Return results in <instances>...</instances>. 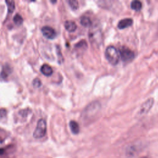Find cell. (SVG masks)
I'll use <instances>...</instances> for the list:
<instances>
[{"mask_svg": "<svg viewBox=\"0 0 158 158\" xmlns=\"http://www.w3.org/2000/svg\"><path fill=\"white\" fill-rule=\"evenodd\" d=\"M68 3L71 8L72 10H77L79 8V3L77 1H74V0H71V1L68 2Z\"/></svg>", "mask_w": 158, "mask_h": 158, "instance_id": "obj_17", "label": "cell"}, {"mask_svg": "<svg viewBox=\"0 0 158 158\" xmlns=\"http://www.w3.org/2000/svg\"><path fill=\"white\" fill-rule=\"evenodd\" d=\"M131 8L132 10L136 11H139L141 10V8H142V4L140 2L137 1V0H135V1H133L131 3Z\"/></svg>", "mask_w": 158, "mask_h": 158, "instance_id": "obj_13", "label": "cell"}, {"mask_svg": "<svg viewBox=\"0 0 158 158\" xmlns=\"http://www.w3.org/2000/svg\"><path fill=\"white\" fill-rule=\"evenodd\" d=\"M65 29L69 32H73L75 31L77 29L76 24L72 21H67L64 23Z\"/></svg>", "mask_w": 158, "mask_h": 158, "instance_id": "obj_10", "label": "cell"}, {"mask_svg": "<svg viewBox=\"0 0 158 158\" xmlns=\"http://www.w3.org/2000/svg\"><path fill=\"white\" fill-rule=\"evenodd\" d=\"M153 103H154L153 98H149V99H148L146 102H145L143 103V104L140 108V114H145L147 113L150 110V109L152 108Z\"/></svg>", "mask_w": 158, "mask_h": 158, "instance_id": "obj_7", "label": "cell"}, {"mask_svg": "<svg viewBox=\"0 0 158 158\" xmlns=\"http://www.w3.org/2000/svg\"><path fill=\"white\" fill-rule=\"evenodd\" d=\"M7 115V111L6 109H0V119L5 118Z\"/></svg>", "mask_w": 158, "mask_h": 158, "instance_id": "obj_19", "label": "cell"}, {"mask_svg": "<svg viewBox=\"0 0 158 158\" xmlns=\"http://www.w3.org/2000/svg\"><path fill=\"white\" fill-rule=\"evenodd\" d=\"M32 85H33V87H35V88H39L41 85V82L39 79L37 78L33 80Z\"/></svg>", "mask_w": 158, "mask_h": 158, "instance_id": "obj_18", "label": "cell"}, {"mask_svg": "<svg viewBox=\"0 0 158 158\" xmlns=\"http://www.w3.org/2000/svg\"><path fill=\"white\" fill-rule=\"evenodd\" d=\"M119 51L120 54V58H121V60L125 62L130 61L135 58L134 52L127 48L122 47Z\"/></svg>", "mask_w": 158, "mask_h": 158, "instance_id": "obj_4", "label": "cell"}, {"mask_svg": "<svg viewBox=\"0 0 158 158\" xmlns=\"http://www.w3.org/2000/svg\"><path fill=\"white\" fill-rule=\"evenodd\" d=\"M13 21L15 24H16L17 25H21L24 22V19L19 14H17L16 15H15V16L14 17Z\"/></svg>", "mask_w": 158, "mask_h": 158, "instance_id": "obj_16", "label": "cell"}, {"mask_svg": "<svg viewBox=\"0 0 158 158\" xmlns=\"http://www.w3.org/2000/svg\"><path fill=\"white\" fill-rule=\"evenodd\" d=\"M5 152V149L3 148H0V156L3 155Z\"/></svg>", "mask_w": 158, "mask_h": 158, "instance_id": "obj_21", "label": "cell"}, {"mask_svg": "<svg viewBox=\"0 0 158 158\" xmlns=\"http://www.w3.org/2000/svg\"><path fill=\"white\" fill-rule=\"evenodd\" d=\"M41 32L43 36L49 40H52L56 37V32L55 30L49 26L43 27L41 29Z\"/></svg>", "mask_w": 158, "mask_h": 158, "instance_id": "obj_6", "label": "cell"}, {"mask_svg": "<svg viewBox=\"0 0 158 158\" xmlns=\"http://www.w3.org/2000/svg\"><path fill=\"white\" fill-rule=\"evenodd\" d=\"M11 71H12V69H11V67L8 64L5 65L3 68V70H2V72L1 74V77L3 79L7 78L9 76V75L11 74Z\"/></svg>", "mask_w": 158, "mask_h": 158, "instance_id": "obj_12", "label": "cell"}, {"mask_svg": "<svg viewBox=\"0 0 158 158\" xmlns=\"http://www.w3.org/2000/svg\"><path fill=\"white\" fill-rule=\"evenodd\" d=\"M58 57H59V63H61V62H63V56L62 55H61V51H60V49H58Z\"/></svg>", "mask_w": 158, "mask_h": 158, "instance_id": "obj_20", "label": "cell"}, {"mask_svg": "<svg viewBox=\"0 0 158 158\" xmlns=\"http://www.w3.org/2000/svg\"><path fill=\"white\" fill-rule=\"evenodd\" d=\"M91 43L95 45H99L102 40L101 32L97 27H93L89 33Z\"/></svg>", "mask_w": 158, "mask_h": 158, "instance_id": "obj_3", "label": "cell"}, {"mask_svg": "<svg viewBox=\"0 0 158 158\" xmlns=\"http://www.w3.org/2000/svg\"><path fill=\"white\" fill-rule=\"evenodd\" d=\"M106 58L108 62L112 65H117L120 60V54L118 49L113 46H110L105 51Z\"/></svg>", "mask_w": 158, "mask_h": 158, "instance_id": "obj_1", "label": "cell"}, {"mask_svg": "<svg viewBox=\"0 0 158 158\" xmlns=\"http://www.w3.org/2000/svg\"><path fill=\"white\" fill-rule=\"evenodd\" d=\"M100 105L99 103L95 102V103H91L90 106H88L85 110V116L86 117L90 116V117H93L96 115V113H98V110H99Z\"/></svg>", "mask_w": 158, "mask_h": 158, "instance_id": "obj_5", "label": "cell"}, {"mask_svg": "<svg viewBox=\"0 0 158 158\" xmlns=\"http://www.w3.org/2000/svg\"><path fill=\"white\" fill-rule=\"evenodd\" d=\"M69 126L71 128V130L72 131V132L74 134H78L80 132V127L79 124L74 121H71L69 123Z\"/></svg>", "mask_w": 158, "mask_h": 158, "instance_id": "obj_11", "label": "cell"}, {"mask_svg": "<svg viewBox=\"0 0 158 158\" xmlns=\"http://www.w3.org/2000/svg\"><path fill=\"white\" fill-rule=\"evenodd\" d=\"M3 142V139H2L1 137H0V144H2Z\"/></svg>", "mask_w": 158, "mask_h": 158, "instance_id": "obj_22", "label": "cell"}, {"mask_svg": "<svg viewBox=\"0 0 158 158\" xmlns=\"http://www.w3.org/2000/svg\"><path fill=\"white\" fill-rule=\"evenodd\" d=\"M6 5H7V7H8V13H13V11L15 10V3L14 1H12V0H10V1H6L5 2Z\"/></svg>", "mask_w": 158, "mask_h": 158, "instance_id": "obj_15", "label": "cell"}, {"mask_svg": "<svg viewBox=\"0 0 158 158\" xmlns=\"http://www.w3.org/2000/svg\"><path fill=\"white\" fill-rule=\"evenodd\" d=\"M80 24L85 27H88L91 26V21L90 20V19L88 17L86 16H83L80 19Z\"/></svg>", "mask_w": 158, "mask_h": 158, "instance_id": "obj_14", "label": "cell"}, {"mask_svg": "<svg viewBox=\"0 0 158 158\" xmlns=\"http://www.w3.org/2000/svg\"><path fill=\"white\" fill-rule=\"evenodd\" d=\"M133 24L132 19H124L121 20L118 24V28L120 29H124L131 26Z\"/></svg>", "mask_w": 158, "mask_h": 158, "instance_id": "obj_8", "label": "cell"}, {"mask_svg": "<svg viewBox=\"0 0 158 158\" xmlns=\"http://www.w3.org/2000/svg\"><path fill=\"white\" fill-rule=\"evenodd\" d=\"M46 133V122L43 119H40L33 132V136L35 138L40 139L44 137Z\"/></svg>", "mask_w": 158, "mask_h": 158, "instance_id": "obj_2", "label": "cell"}, {"mask_svg": "<svg viewBox=\"0 0 158 158\" xmlns=\"http://www.w3.org/2000/svg\"><path fill=\"white\" fill-rule=\"evenodd\" d=\"M40 71L45 76H50L53 73L52 67L47 64H44L41 67Z\"/></svg>", "mask_w": 158, "mask_h": 158, "instance_id": "obj_9", "label": "cell"}]
</instances>
